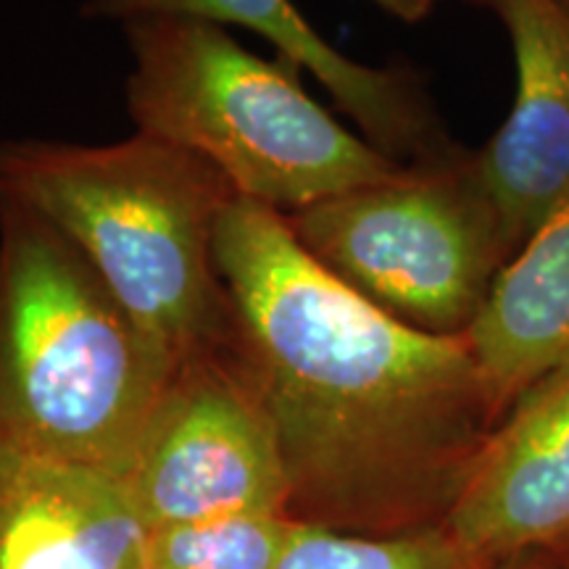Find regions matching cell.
Masks as SVG:
<instances>
[{
    "instance_id": "14",
    "label": "cell",
    "mask_w": 569,
    "mask_h": 569,
    "mask_svg": "<svg viewBox=\"0 0 569 569\" xmlns=\"http://www.w3.org/2000/svg\"><path fill=\"white\" fill-rule=\"evenodd\" d=\"M369 3L386 11L388 17L403 21V24H417V21L430 17L438 0H369Z\"/></svg>"
},
{
    "instance_id": "12",
    "label": "cell",
    "mask_w": 569,
    "mask_h": 569,
    "mask_svg": "<svg viewBox=\"0 0 569 569\" xmlns=\"http://www.w3.org/2000/svg\"><path fill=\"white\" fill-rule=\"evenodd\" d=\"M501 565L461 546L446 525L365 536L296 519L277 569H501Z\"/></svg>"
},
{
    "instance_id": "10",
    "label": "cell",
    "mask_w": 569,
    "mask_h": 569,
    "mask_svg": "<svg viewBox=\"0 0 569 569\" xmlns=\"http://www.w3.org/2000/svg\"><path fill=\"white\" fill-rule=\"evenodd\" d=\"M148 540L122 478L0 438V569H151Z\"/></svg>"
},
{
    "instance_id": "13",
    "label": "cell",
    "mask_w": 569,
    "mask_h": 569,
    "mask_svg": "<svg viewBox=\"0 0 569 569\" xmlns=\"http://www.w3.org/2000/svg\"><path fill=\"white\" fill-rule=\"evenodd\" d=\"M296 519L280 511L230 515L151 530V569H277Z\"/></svg>"
},
{
    "instance_id": "2",
    "label": "cell",
    "mask_w": 569,
    "mask_h": 569,
    "mask_svg": "<svg viewBox=\"0 0 569 569\" xmlns=\"http://www.w3.org/2000/svg\"><path fill=\"white\" fill-rule=\"evenodd\" d=\"M238 196L213 163L146 132L0 142V198L59 227L174 369L234 340L213 238Z\"/></svg>"
},
{
    "instance_id": "11",
    "label": "cell",
    "mask_w": 569,
    "mask_h": 569,
    "mask_svg": "<svg viewBox=\"0 0 569 569\" xmlns=\"http://www.w3.org/2000/svg\"><path fill=\"white\" fill-rule=\"evenodd\" d=\"M501 419L569 361V190L498 272L465 332Z\"/></svg>"
},
{
    "instance_id": "3",
    "label": "cell",
    "mask_w": 569,
    "mask_h": 569,
    "mask_svg": "<svg viewBox=\"0 0 569 569\" xmlns=\"http://www.w3.org/2000/svg\"><path fill=\"white\" fill-rule=\"evenodd\" d=\"M172 372L88 256L0 198V438L124 478Z\"/></svg>"
},
{
    "instance_id": "6",
    "label": "cell",
    "mask_w": 569,
    "mask_h": 569,
    "mask_svg": "<svg viewBox=\"0 0 569 569\" xmlns=\"http://www.w3.org/2000/svg\"><path fill=\"white\" fill-rule=\"evenodd\" d=\"M122 480L148 530L290 515L274 425L234 340L174 369Z\"/></svg>"
},
{
    "instance_id": "8",
    "label": "cell",
    "mask_w": 569,
    "mask_h": 569,
    "mask_svg": "<svg viewBox=\"0 0 569 569\" xmlns=\"http://www.w3.org/2000/svg\"><path fill=\"white\" fill-rule=\"evenodd\" d=\"M467 3L501 21L515 53V103L475 159L517 253L569 190V13L561 0Z\"/></svg>"
},
{
    "instance_id": "5",
    "label": "cell",
    "mask_w": 569,
    "mask_h": 569,
    "mask_svg": "<svg viewBox=\"0 0 569 569\" xmlns=\"http://www.w3.org/2000/svg\"><path fill=\"white\" fill-rule=\"evenodd\" d=\"M282 219L298 246L353 293L436 336L467 332L515 256L469 148Z\"/></svg>"
},
{
    "instance_id": "15",
    "label": "cell",
    "mask_w": 569,
    "mask_h": 569,
    "mask_svg": "<svg viewBox=\"0 0 569 569\" xmlns=\"http://www.w3.org/2000/svg\"><path fill=\"white\" fill-rule=\"evenodd\" d=\"M501 569H532V565H530V553H525V557H517V559L503 561Z\"/></svg>"
},
{
    "instance_id": "16",
    "label": "cell",
    "mask_w": 569,
    "mask_h": 569,
    "mask_svg": "<svg viewBox=\"0 0 569 569\" xmlns=\"http://www.w3.org/2000/svg\"><path fill=\"white\" fill-rule=\"evenodd\" d=\"M561 6H565V9H567V13H569V0H561Z\"/></svg>"
},
{
    "instance_id": "9",
    "label": "cell",
    "mask_w": 569,
    "mask_h": 569,
    "mask_svg": "<svg viewBox=\"0 0 569 569\" xmlns=\"http://www.w3.org/2000/svg\"><path fill=\"white\" fill-rule=\"evenodd\" d=\"M443 525L498 565L569 536V361L501 419Z\"/></svg>"
},
{
    "instance_id": "4",
    "label": "cell",
    "mask_w": 569,
    "mask_h": 569,
    "mask_svg": "<svg viewBox=\"0 0 569 569\" xmlns=\"http://www.w3.org/2000/svg\"><path fill=\"white\" fill-rule=\"evenodd\" d=\"M122 27L138 132L198 153L248 201L293 213L401 169L303 90L298 63L246 51L227 27L193 17Z\"/></svg>"
},
{
    "instance_id": "7",
    "label": "cell",
    "mask_w": 569,
    "mask_h": 569,
    "mask_svg": "<svg viewBox=\"0 0 569 569\" xmlns=\"http://www.w3.org/2000/svg\"><path fill=\"white\" fill-rule=\"evenodd\" d=\"M84 19L193 17L219 27H243L272 42L277 56L311 71L359 124L361 138L401 167L459 153L415 71L367 67L332 48L293 0H84Z\"/></svg>"
},
{
    "instance_id": "1",
    "label": "cell",
    "mask_w": 569,
    "mask_h": 569,
    "mask_svg": "<svg viewBox=\"0 0 569 569\" xmlns=\"http://www.w3.org/2000/svg\"><path fill=\"white\" fill-rule=\"evenodd\" d=\"M213 259L272 419L293 519H446L501 425L461 336L417 330L332 277L282 213L238 196Z\"/></svg>"
}]
</instances>
